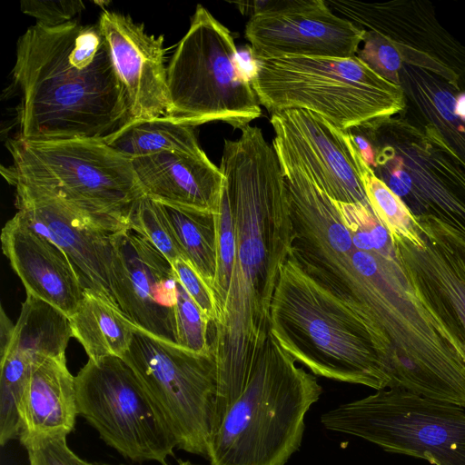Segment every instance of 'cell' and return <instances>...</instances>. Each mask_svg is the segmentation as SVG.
<instances>
[{
	"label": "cell",
	"instance_id": "obj_1",
	"mask_svg": "<svg viewBox=\"0 0 465 465\" xmlns=\"http://www.w3.org/2000/svg\"><path fill=\"white\" fill-rule=\"evenodd\" d=\"M219 167L236 248L226 302L213 324L216 423L243 391L270 335L273 293L294 239L286 178L259 127L248 124L237 140L225 139Z\"/></svg>",
	"mask_w": 465,
	"mask_h": 465
},
{
	"label": "cell",
	"instance_id": "obj_2",
	"mask_svg": "<svg viewBox=\"0 0 465 465\" xmlns=\"http://www.w3.org/2000/svg\"><path fill=\"white\" fill-rule=\"evenodd\" d=\"M13 77L21 94V140H103L129 121L126 94L97 24L28 27L17 42Z\"/></svg>",
	"mask_w": 465,
	"mask_h": 465
},
{
	"label": "cell",
	"instance_id": "obj_3",
	"mask_svg": "<svg viewBox=\"0 0 465 465\" xmlns=\"http://www.w3.org/2000/svg\"><path fill=\"white\" fill-rule=\"evenodd\" d=\"M270 335L315 376L390 388L389 347L379 326L320 284L289 255L270 312Z\"/></svg>",
	"mask_w": 465,
	"mask_h": 465
},
{
	"label": "cell",
	"instance_id": "obj_4",
	"mask_svg": "<svg viewBox=\"0 0 465 465\" xmlns=\"http://www.w3.org/2000/svg\"><path fill=\"white\" fill-rule=\"evenodd\" d=\"M269 335L249 380L210 438V465H285L322 388Z\"/></svg>",
	"mask_w": 465,
	"mask_h": 465
},
{
	"label": "cell",
	"instance_id": "obj_5",
	"mask_svg": "<svg viewBox=\"0 0 465 465\" xmlns=\"http://www.w3.org/2000/svg\"><path fill=\"white\" fill-rule=\"evenodd\" d=\"M12 164L1 167L8 183L42 189L95 226L116 232L130 226L143 194L132 163L102 139L7 142Z\"/></svg>",
	"mask_w": 465,
	"mask_h": 465
},
{
	"label": "cell",
	"instance_id": "obj_6",
	"mask_svg": "<svg viewBox=\"0 0 465 465\" xmlns=\"http://www.w3.org/2000/svg\"><path fill=\"white\" fill-rule=\"evenodd\" d=\"M254 60L251 84L260 104L271 114L308 110L349 131L406 108L401 87L379 75L357 55Z\"/></svg>",
	"mask_w": 465,
	"mask_h": 465
},
{
	"label": "cell",
	"instance_id": "obj_7",
	"mask_svg": "<svg viewBox=\"0 0 465 465\" xmlns=\"http://www.w3.org/2000/svg\"><path fill=\"white\" fill-rule=\"evenodd\" d=\"M166 117L197 126L222 121L242 129L262 114L231 31L202 5L167 66Z\"/></svg>",
	"mask_w": 465,
	"mask_h": 465
},
{
	"label": "cell",
	"instance_id": "obj_8",
	"mask_svg": "<svg viewBox=\"0 0 465 465\" xmlns=\"http://www.w3.org/2000/svg\"><path fill=\"white\" fill-rule=\"evenodd\" d=\"M330 430L433 465H465V411L401 388L377 391L321 417Z\"/></svg>",
	"mask_w": 465,
	"mask_h": 465
},
{
	"label": "cell",
	"instance_id": "obj_9",
	"mask_svg": "<svg viewBox=\"0 0 465 465\" xmlns=\"http://www.w3.org/2000/svg\"><path fill=\"white\" fill-rule=\"evenodd\" d=\"M122 359L164 418L177 448L207 459L217 393L213 351L194 352L137 328Z\"/></svg>",
	"mask_w": 465,
	"mask_h": 465
},
{
	"label": "cell",
	"instance_id": "obj_10",
	"mask_svg": "<svg viewBox=\"0 0 465 465\" xmlns=\"http://www.w3.org/2000/svg\"><path fill=\"white\" fill-rule=\"evenodd\" d=\"M78 415L124 457L167 464L177 441L131 367L116 356L90 360L75 376Z\"/></svg>",
	"mask_w": 465,
	"mask_h": 465
},
{
	"label": "cell",
	"instance_id": "obj_11",
	"mask_svg": "<svg viewBox=\"0 0 465 465\" xmlns=\"http://www.w3.org/2000/svg\"><path fill=\"white\" fill-rule=\"evenodd\" d=\"M325 2L341 17L380 35L403 65L435 74L455 88L465 87V45L443 26L430 2Z\"/></svg>",
	"mask_w": 465,
	"mask_h": 465
},
{
	"label": "cell",
	"instance_id": "obj_12",
	"mask_svg": "<svg viewBox=\"0 0 465 465\" xmlns=\"http://www.w3.org/2000/svg\"><path fill=\"white\" fill-rule=\"evenodd\" d=\"M416 233L391 235L397 260L420 299L465 345V225L414 216Z\"/></svg>",
	"mask_w": 465,
	"mask_h": 465
},
{
	"label": "cell",
	"instance_id": "obj_13",
	"mask_svg": "<svg viewBox=\"0 0 465 465\" xmlns=\"http://www.w3.org/2000/svg\"><path fill=\"white\" fill-rule=\"evenodd\" d=\"M271 114L277 153L293 160L333 201L371 206L362 183L368 163L350 131L308 110Z\"/></svg>",
	"mask_w": 465,
	"mask_h": 465
},
{
	"label": "cell",
	"instance_id": "obj_14",
	"mask_svg": "<svg viewBox=\"0 0 465 465\" xmlns=\"http://www.w3.org/2000/svg\"><path fill=\"white\" fill-rule=\"evenodd\" d=\"M244 34L254 59L349 58L357 54L364 30L336 15L325 0H273L251 15Z\"/></svg>",
	"mask_w": 465,
	"mask_h": 465
},
{
	"label": "cell",
	"instance_id": "obj_15",
	"mask_svg": "<svg viewBox=\"0 0 465 465\" xmlns=\"http://www.w3.org/2000/svg\"><path fill=\"white\" fill-rule=\"evenodd\" d=\"M111 242V284L118 308L138 329L177 344L178 279L173 264L131 226L114 232Z\"/></svg>",
	"mask_w": 465,
	"mask_h": 465
},
{
	"label": "cell",
	"instance_id": "obj_16",
	"mask_svg": "<svg viewBox=\"0 0 465 465\" xmlns=\"http://www.w3.org/2000/svg\"><path fill=\"white\" fill-rule=\"evenodd\" d=\"M13 186L15 214L65 253L84 291L118 308L111 284L114 232L95 226L42 189L19 183Z\"/></svg>",
	"mask_w": 465,
	"mask_h": 465
},
{
	"label": "cell",
	"instance_id": "obj_17",
	"mask_svg": "<svg viewBox=\"0 0 465 465\" xmlns=\"http://www.w3.org/2000/svg\"><path fill=\"white\" fill-rule=\"evenodd\" d=\"M71 337L67 315L26 294L11 342L1 353V446L19 437L18 405L33 370L49 357L65 355Z\"/></svg>",
	"mask_w": 465,
	"mask_h": 465
},
{
	"label": "cell",
	"instance_id": "obj_18",
	"mask_svg": "<svg viewBox=\"0 0 465 465\" xmlns=\"http://www.w3.org/2000/svg\"><path fill=\"white\" fill-rule=\"evenodd\" d=\"M124 88L129 121L164 117L169 110L163 36L130 16L104 11L97 23Z\"/></svg>",
	"mask_w": 465,
	"mask_h": 465
},
{
	"label": "cell",
	"instance_id": "obj_19",
	"mask_svg": "<svg viewBox=\"0 0 465 465\" xmlns=\"http://www.w3.org/2000/svg\"><path fill=\"white\" fill-rule=\"evenodd\" d=\"M1 243L26 294L46 302L69 318L76 312L84 290L68 257L55 243L16 214L3 227Z\"/></svg>",
	"mask_w": 465,
	"mask_h": 465
},
{
	"label": "cell",
	"instance_id": "obj_20",
	"mask_svg": "<svg viewBox=\"0 0 465 465\" xmlns=\"http://www.w3.org/2000/svg\"><path fill=\"white\" fill-rule=\"evenodd\" d=\"M131 163L145 196L171 206L218 213L225 178L204 152H163Z\"/></svg>",
	"mask_w": 465,
	"mask_h": 465
},
{
	"label": "cell",
	"instance_id": "obj_21",
	"mask_svg": "<svg viewBox=\"0 0 465 465\" xmlns=\"http://www.w3.org/2000/svg\"><path fill=\"white\" fill-rule=\"evenodd\" d=\"M78 415L75 377L65 355L49 357L36 366L18 405L19 440L40 435H68Z\"/></svg>",
	"mask_w": 465,
	"mask_h": 465
},
{
	"label": "cell",
	"instance_id": "obj_22",
	"mask_svg": "<svg viewBox=\"0 0 465 465\" xmlns=\"http://www.w3.org/2000/svg\"><path fill=\"white\" fill-rule=\"evenodd\" d=\"M397 84L403 91L406 111L437 130L465 169V87L455 88L435 74L406 65Z\"/></svg>",
	"mask_w": 465,
	"mask_h": 465
},
{
	"label": "cell",
	"instance_id": "obj_23",
	"mask_svg": "<svg viewBox=\"0 0 465 465\" xmlns=\"http://www.w3.org/2000/svg\"><path fill=\"white\" fill-rule=\"evenodd\" d=\"M69 320L73 337L94 361L108 356L123 358L137 329L120 309L86 291Z\"/></svg>",
	"mask_w": 465,
	"mask_h": 465
},
{
	"label": "cell",
	"instance_id": "obj_24",
	"mask_svg": "<svg viewBox=\"0 0 465 465\" xmlns=\"http://www.w3.org/2000/svg\"><path fill=\"white\" fill-rule=\"evenodd\" d=\"M103 140L130 161L163 152L203 153L193 126L166 116L127 122Z\"/></svg>",
	"mask_w": 465,
	"mask_h": 465
},
{
	"label": "cell",
	"instance_id": "obj_25",
	"mask_svg": "<svg viewBox=\"0 0 465 465\" xmlns=\"http://www.w3.org/2000/svg\"><path fill=\"white\" fill-rule=\"evenodd\" d=\"M161 205L185 261L192 264L212 290L217 267L216 213Z\"/></svg>",
	"mask_w": 465,
	"mask_h": 465
},
{
	"label": "cell",
	"instance_id": "obj_26",
	"mask_svg": "<svg viewBox=\"0 0 465 465\" xmlns=\"http://www.w3.org/2000/svg\"><path fill=\"white\" fill-rule=\"evenodd\" d=\"M130 226L149 240L172 264L178 259H184L160 203L145 195L137 199L131 210Z\"/></svg>",
	"mask_w": 465,
	"mask_h": 465
},
{
	"label": "cell",
	"instance_id": "obj_27",
	"mask_svg": "<svg viewBox=\"0 0 465 465\" xmlns=\"http://www.w3.org/2000/svg\"><path fill=\"white\" fill-rule=\"evenodd\" d=\"M362 183L369 203L390 234L409 236L414 232V218L402 202L381 181L369 164L362 173Z\"/></svg>",
	"mask_w": 465,
	"mask_h": 465
},
{
	"label": "cell",
	"instance_id": "obj_28",
	"mask_svg": "<svg viewBox=\"0 0 465 465\" xmlns=\"http://www.w3.org/2000/svg\"><path fill=\"white\" fill-rule=\"evenodd\" d=\"M216 225L217 267L212 287L216 310L215 321L223 312L226 302L232 280L236 248L233 216L225 187H223L219 211L216 213Z\"/></svg>",
	"mask_w": 465,
	"mask_h": 465
},
{
	"label": "cell",
	"instance_id": "obj_29",
	"mask_svg": "<svg viewBox=\"0 0 465 465\" xmlns=\"http://www.w3.org/2000/svg\"><path fill=\"white\" fill-rule=\"evenodd\" d=\"M175 322L179 346L198 353L213 351L208 339V329L212 323L179 281L177 282Z\"/></svg>",
	"mask_w": 465,
	"mask_h": 465
},
{
	"label": "cell",
	"instance_id": "obj_30",
	"mask_svg": "<svg viewBox=\"0 0 465 465\" xmlns=\"http://www.w3.org/2000/svg\"><path fill=\"white\" fill-rule=\"evenodd\" d=\"M20 441L26 450L30 465H110L88 462L79 458L68 447L66 435H40Z\"/></svg>",
	"mask_w": 465,
	"mask_h": 465
},
{
	"label": "cell",
	"instance_id": "obj_31",
	"mask_svg": "<svg viewBox=\"0 0 465 465\" xmlns=\"http://www.w3.org/2000/svg\"><path fill=\"white\" fill-rule=\"evenodd\" d=\"M21 11L37 20V24L53 27L73 21L72 18L81 13L85 5L82 1H38L23 0Z\"/></svg>",
	"mask_w": 465,
	"mask_h": 465
},
{
	"label": "cell",
	"instance_id": "obj_32",
	"mask_svg": "<svg viewBox=\"0 0 465 465\" xmlns=\"http://www.w3.org/2000/svg\"><path fill=\"white\" fill-rule=\"evenodd\" d=\"M177 279L210 322L215 321L216 310L213 292L197 271L184 259L173 263Z\"/></svg>",
	"mask_w": 465,
	"mask_h": 465
},
{
	"label": "cell",
	"instance_id": "obj_33",
	"mask_svg": "<svg viewBox=\"0 0 465 465\" xmlns=\"http://www.w3.org/2000/svg\"><path fill=\"white\" fill-rule=\"evenodd\" d=\"M0 322L1 353H4L11 342L15 324L6 316L3 307H1Z\"/></svg>",
	"mask_w": 465,
	"mask_h": 465
},
{
	"label": "cell",
	"instance_id": "obj_34",
	"mask_svg": "<svg viewBox=\"0 0 465 465\" xmlns=\"http://www.w3.org/2000/svg\"><path fill=\"white\" fill-rule=\"evenodd\" d=\"M178 465H199V464H195V463H193L189 460H178Z\"/></svg>",
	"mask_w": 465,
	"mask_h": 465
}]
</instances>
